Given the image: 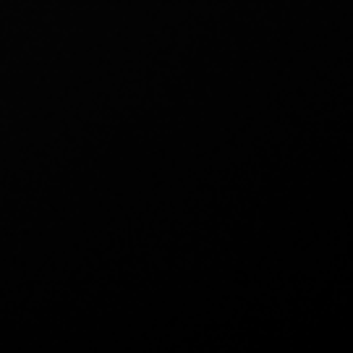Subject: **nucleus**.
Listing matches in <instances>:
<instances>
[]
</instances>
